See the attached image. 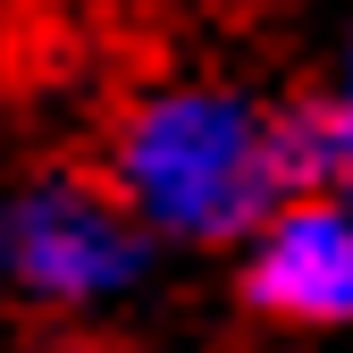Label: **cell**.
<instances>
[{"instance_id": "cell-1", "label": "cell", "mask_w": 353, "mask_h": 353, "mask_svg": "<svg viewBox=\"0 0 353 353\" xmlns=\"http://www.w3.org/2000/svg\"><path fill=\"white\" fill-rule=\"evenodd\" d=\"M93 185L135 210L143 228L168 236H236L270 228L294 202L286 185V143L278 110H244L228 93H152L110 126V152L93 168Z\"/></svg>"}, {"instance_id": "cell-3", "label": "cell", "mask_w": 353, "mask_h": 353, "mask_svg": "<svg viewBox=\"0 0 353 353\" xmlns=\"http://www.w3.org/2000/svg\"><path fill=\"white\" fill-rule=\"evenodd\" d=\"M236 294L286 328H345L353 320V219L328 202H286L261 228Z\"/></svg>"}, {"instance_id": "cell-2", "label": "cell", "mask_w": 353, "mask_h": 353, "mask_svg": "<svg viewBox=\"0 0 353 353\" xmlns=\"http://www.w3.org/2000/svg\"><path fill=\"white\" fill-rule=\"evenodd\" d=\"M135 210H118L93 176L34 185L9 210V278L34 303H84L135 270Z\"/></svg>"}]
</instances>
